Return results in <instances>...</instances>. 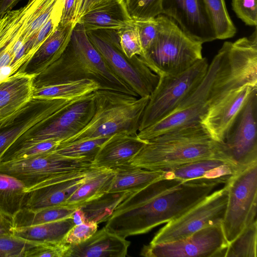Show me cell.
Here are the masks:
<instances>
[{
	"instance_id": "1",
	"label": "cell",
	"mask_w": 257,
	"mask_h": 257,
	"mask_svg": "<svg viewBox=\"0 0 257 257\" xmlns=\"http://www.w3.org/2000/svg\"><path fill=\"white\" fill-rule=\"evenodd\" d=\"M218 185L163 177L131 193L115 209L105 227L126 238L173 221L209 195Z\"/></svg>"
},
{
	"instance_id": "2",
	"label": "cell",
	"mask_w": 257,
	"mask_h": 257,
	"mask_svg": "<svg viewBox=\"0 0 257 257\" xmlns=\"http://www.w3.org/2000/svg\"><path fill=\"white\" fill-rule=\"evenodd\" d=\"M209 158L220 159L234 164L226 155L223 143L214 140L200 123L169 132L147 141L128 164L165 172Z\"/></svg>"
},
{
	"instance_id": "3",
	"label": "cell",
	"mask_w": 257,
	"mask_h": 257,
	"mask_svg": "<svg viewBox=\"0 0 257 257\" xmlns=\"http://www.w3.org/2000/svg\"><path fill=\"white\" fill-rule=\"evenodd\" d=\"M82 79H91L102 89L139 97L111 69L90 41L83 25L75 22L70 41L56 61L36 75L34 87Z\"/></svg>"
},
{
	"instance_id": "4",
	"label": "cell",
	"mask_w": 257,
	"mask_h": 257,
	"mask_svg": "<svg viewBox=\"0 0 257 257\" xmlns=\"http://www.w3.org/2000/svg\"><path fill=\"white\" fill-rule=\"evenodd\" d=\"M149 96L137 97L100 89L94 92V112L86 126L61 143L110 137L117 133L137 135Z\"/></svg>"
},
{
	"instance_id": "5",
	"label": "cell",
	"mask_w": 257,
	"mask_h": 257,
	"mask_svg": "<svg viewBox=\"0 0 257 257\" xmlns=\"http://www.w3.org/2000/svg\"><path fill=\"white\" fill-rule=\"evenodd\" d=\"M160 27L154 43L141 56L159 76L180 73L203 58L202 43L187 35L169 17L158 16Z\"/></svg>"
},
{
	"instance_id": "6",
	"label": "cell",
	"mask_w": 257,
	"mask_h": 257,
	"mask_svg": "<svg viewBox=\"0 0 257 257\" xmlns=\"http://www.w3.org/2000/svg\"><path fill=\"white\" fill-rule=\"evenodd\" d=\"M257 31L233 43L225 42L217 53L218 67L209 94V107L242 86L257 87Z\"/></svg>"
},
{
	"instance_id": "7",
	"label": "cell",
	"mask_w": 257,
	"mask_h": 257,
	"mask_svg": "<svg viewBox=\"0 0 257 257\" xmlns=\"http://www.w3.org/2000/svg\"><path fill=\"white\" fill-rule=\"evenodd\" d=\"M95 48L114 73L139 97L150 96L160 76L154 73L139 55L128 58L119 43L117 31L86 32Z\"/></svg>"
},
{
	"instance_id": "8",
	"label": "cell",
	"mask_w": 257,
	"mask_h": 257,
	"mask_svg": "<svg viewBox=\"0 0 257 257\" xmlns=\"http://www.w3.org/2000/svg\"><path fill=\"white\" fill-rule=\"evenodd\" d=\"M58 0H29L20 9L0 17V51L10 53L14 66L26 56V44L35 38Z\"/></svg>"
},
{
	"instance_id": "9",
	"label": "cell",
	"mask_w": 257,
	"mask_h": 257,
	"mask_svg": "<svg viewBox=\"0 0 257 257\" xmlns=\"http://www.w3.org/2000/svg\"><path fill=\"white\" fill-rule=\"evenodd\" d=\"M203 58L186 70L174 75L160 76L149 96L139 132L161 120L174 109L199 85L209 66Z\"/></svg>"
},
{
	"instance_id": "10",
	"label": "cell",
	"mask_w": 257,
	"mask_h": 257,
	"mask_svg": "<svg viewBox=\"0 0 257 257\" xmlns=\"http://www.w3.org/2000/svg\"><path fill=\"white\" fill-rule=\"evenodd\" d=\"M225 184L228 199L221 224L229 244L256 220L257 162L235 174Z\"/></svg>"
},
{
	"instance_id": "11",
	"label": "cell",
	"mask_w": 257,
	"mask_h": 257,
	"mask_svg": "<svg viewBox=\"0 0 257 257\" xmlns=\"http://www.w3.org/2000/svg\"><path fill=\"white\" fill-rule=\"evenodd\" d=\"M95 167L93 161L89 159L66 157L53 150L24 159L0 163V172L21 181L28 191L62 174Z\"/></svg>"
},
{
	"instance_id": "12",
	"label": "cell",
	"mask_w": 257,
	"mask_h": 257,
	"mask_svg": "<svg viewBox=\"0 0 257 257\" xmlns=\"http://www.w3.org/2000/svg\"><path fill=\"white\" fill-rule=\"evenodd\" d=\"M218 65L219 57L216 54L196 88L168 115L139 132L137 136L147 141L169 132L200 124L209 107V94Z\"/></svg>"
},
{
	"instance_id": "13",
	"label": "cell",
	"mask_w": 257,
	"mask_h": 257,
	"mask_svg": "<svg viewBox=\"0 0 257 257\" xmlns=\"http://www.w3.org/2000/svg\"><path fill=\"white\" fill-rule=\"evenodd\" d=\"M228 199L227 186L211 192L178 218L167 223L155 234L150 244L181 240L197 230L218 223L223 219Z\"/></svg>"
},
{
	"instance_id": "14",
	"label": "cell",
	"mask_w": 257,
	"mask_h": 257,
	"mask_svg": "<svg viewBox=\"0 0 257 257\" xmlns=\"http://www.w3.org/2000/svg\"><path fill=\"white\" fill-rule=\"evenodd\" d=\"M94 92L39 121L15 142H34L47 140L63 142L76 135L86 126L93 115Z\"/></svg>"
},
{
	"instance_id": "15",
	"label": "cell",
	"mask_w": 257,
	"mask_h": 257,
	"mask_svg": "<svg viewBox=\"0 0 257 257\" xmlns=\"http://www.w3.org/2000/svg\"><path fill=\"white\" fill-rule=\"evenodd\" d=\"M221 223L207 226L184 239L145 245L140 255L146 257H225L228 246Z\"/></svg>"
},
{
	"instance_id": "16",
	"label": "cell",
	"mask_w": 257,
	"mask_h": 257,
	"mask_svg": "<svg viewBox=\"0 0 257 257\" xmlns=\"http://www.w3.org/2000/svg\"><path fill=\"white\" fill-rule=\"evenodd\" d=\"M223 144L239 171L257 162V88L250 93Z\"/></svg>"
},
{
	"instance_id": "17",
	"label": "cell",
	"mask_w": 257,
	"mask_h": 257,
	"mask_svg": "<svg viewBox=\"0 0 257 257\" xmlns=\"http://www.w3.org/2000/svg\"><path fill=\"white\" fill-rule=\"evenodd\" d=\"M82 97L52 99L32 97L21 108L0 119V157L24 133L39 121L64 109Z\"/></svg>"
},
{
	"instance_id": "18",
	"label": "cell",
	"mask_w": 257,
	"mask_h": 257,
	"mask_svg": "<svg viewBox=\"0 0 257 257\" xmlns=\"http://www.w3.org/2000/svg\"><path fill=\"white\" fill-rule=\"evenodd\" d=\"M162 14L195 41L203 44L216 39L204 0H163Z\"/></svg>"
},
{
	"instance_id": "19",
	"label": "cell",
	"mask_w": 257,
	"mask_h": 257,
	"mask_svg": "<svg viewBox=\"0 0 257 257\" xmlns=\"http://www.w3.org/2000/svg\"><path fill=\"white\" fill-rule=\"evenodd\" d=\"M255 88L257 87L249 85L239 87L208 107L200 123L214 140L224 142L232 124Z\"/></svg>"
},
{
	"instance_id": "20",
	"label": "cell",
	"mask_w": 257,
	"mask_h": 257,
	"mask_svg": "<svg viewBox=\"0 0 257 257\" xmlns=\"http://www.w3.org/2000/svg\"><path fill=\"white\" fill-rule=\"evenodd\" d=\"M97 167L69 173L53 183L28 191L23 208L36 210L62 205Z\"/></svg>"
},
{
	"instance_id": "21",
	"label": "cell",
	"mask_w": 257,
	"mask_h": 257,
	"mask_svg": "<svg viewBox=\"0 0 257 257\" xmlns=\"http://www.w3.org/2000/svg\"><path fill=\"white\" fill-rule=\"evenodd\" d=\"M239 171L233 163L217 158L196 161L172 170L165 172L164 177L177 179L183 182L194 181L226 184Z\"/></svg>"
},
{
	"instance_id": "22",
	"label": "cell",
	"mask_w": 257,
	"mask_h": 257,
	"mask_svg": "<svg viewBox=\"0 0 257 257\" xmlns=\"http://www.w3.org/2000/svg\"><path fill=\"white\" fill-rule=\"evenodd\" d=\"M75 24L60 23L17 72L36 76L58 59L70 41Z\"/></svg>"
},
{
	"instance_id": "23",
	"label": "cell",
	"mask_w": 257,
	"mask_h": 257,
	"mask_svg": "<svg viewBox=\"0 0 257 257\" xmlns=\"http://www.w3.org/2000/svg\"><path fill=\"white\" fill-rule=\"evenodd\" d=\"M147 142L137 135L114 134L101 145L93 163L98 167L111 169L128 164Z\"/></svg>"
},
{
	"instance_id": "24",
	"label": "cell",
	"mask_w": 257,
	"mask_h": 257,
	"mask_svg": "<svg viewBox=\"0 0 257 257\" xmlns=\"http://www.w3.org/2000/svg\"><path fill=\"white\" fill-rule=\"evenodd\" d=\"M130 244L104 226L85 241L70 245L69 257H125Z\"/></svg>"
},
{
	"instance_id": "25",
	"label": "cell",
	"mask_w": 257,
	"mask_h": 257,
	"mask_svg": "<svg viewBox=\"0 0 257 257\" xmlns=\"http://www.w3.org/2000/svg\"><path fill=\"white\" fill-rule=\"evenodd\" d=\"M132 20L122 0H109L88 11L76 22L82 24L88 32L118 31Z\"/></svg>"
},
{
	"instance_id": "26",
	"label": "cell",
	"mask_w": 257,
	"mask_h": 257,
	"mask_svg": "<svg viewBox=\"0 0 257 257\" xmlns=\"http://www.w3.org/2000/svg\"><path fill=\"white\" fill-rule=\"evenodd\" d=\"M35 76L17 72L0 82V119L15 112L32 98Z\"/></svg>"
},
{
	"instance_id": "27",
	"label": "cell",
	"mask_w": 257,
	"mask_h": 257,
	"mask_svg": "<svg viewBox=\"0 0 257 257\" xmlns=\"http://www.w3.org/2000/svg\"><path fill=\"white\" fill-rule=\"evenodd\" d=\"M114 176L113 169L96 168L62 205L76 209L108 192Z\"/></svg>"
},
{
	"instance_id": "28",
	"label": "cell",
	"mask_w": 257,
	"mask_h": 257,
	"mask_svg": "<svg viewBox=\"0 0 257 257\" xmlns=\"http://www.w3.org/2000/svg\"><path fill=\"white\" fill-rule=\"evenodd\" d=\"M115 176L108 191L110 192L134 193L164 176V172L148 170L130 164L112 169Z\"/></svg>"
},
{
	"instance_id": "29",
	"label": "cell",
	"mask_w": 257,
	"mask_h": 257,
	"mask_svg": "<svg viewBox=\"0 0 257 257\" xmlns=\"http://www.w3.org/2000/svg\"><path fill=\"white\" fill-rule=\"evenodd\" d=\"M102 89L91 79H82L34 87L33 97L72 99L85 96Z\"/></svg>"
},
{
	"instance_id": "30",
	"label": "cell",
	"mask_w": 257,
	"mask_h": 257,
	"mask_svg": "<svg viewBox=\"0 0 257 257\" xmlns=\"http://www.w3.org/2000/svg\"><path fill=\"white\" fill-rule=\"evenodd\" d=\"M74 225L72 218L29 226L14 227L13 233L20 238L39 243L63 240L67 231Z\"/></svg>"
},
{
	"instance_id": "31",
	"label": "cell",
	"mask_w": 257,
	"mask_h": 257,
	"mask_svg": "<svg viewBox=\"0 0 257 257\" xmlns=\"http://www.w3.org/2000/svg\"><path fill=\"white\" fill-rule=\"evenodd\" d=\"M27 191L25 185L9 174L0 172V214L12 220L24 207Z\"/></svg>"
},
{
	"instance_id": "32",
	"label": "cell",
	"mask_w": 257,
	"mask_h": 257,
	"mask_svg": "<svg viewBox=\"0 0 257 257\" xmlns=\"http://www.w3.org/2000/svg\"><path fill=\"white\" fill-rule=\"evenodd\" d=\"M131 193L107 192L78 208L83 213L86 222H94L98 224L107 221L116 207Z\"/></svg>"
},
{
	"instance_id": "33",
	"label": "cell",
	"mask_w": 257,
	"mask_h": 257,
	"mask_svg": "<svg viewBox=\"0 0 257 257\" xmlns=\"http://www.w3.org/2000/svg\"><path fill=\"white\" fill-rule=\"evenodd\" d=\"M76 208L57 205L36 210L23 208L12 220L14 227L29 226L71 217Z\"/></svg>"
},
{
	"instance_id": "34",
	"label": "cell",
	"mask_w": 257,
	"mask_h": 257,
	"mask_svg": "<svg viewBox=\"0 0 257 257\" xmlns=\"http://www.w3.org/2000/svg\"><path fill=\"white\" fill-rule=\"evenodd\" d=\"M60 141H45L14 143L1 156L0 163L24 159L55 150Z\"/></svg>"
},
{
	"instance_id": "35",
	"label": "cell",
	"mask_w": 257,
	"mask_h": 257,
	"mask_svg": "<svg viewBox=\"0 0 257 257\" xmlns=\"http://www.w3.org/2000/svg\"><path fill=\"white\" fill-rule=\"evenodd\" d=\"M216 35V39L234 36L236 29L226 9L224 0H204Z\"/></svg>"
},
{
	"instance_id": "36",
	"label": "cell",
	"mask_w": 257,
	"mask_h": 257,
	"mask_svg": "<svg viewBox=\"0 0 257 257\" xmlns=\"http://www.w3.org/2000/svg\"><path fill=\"white\" fill-rule=\"evenodd\" d=\"M256 220L229 243L225 257H256Z\"/></svg>"
},
{
	"instance_id": "37",
	"label": "cell",
	"mask_w": 257,
	"mask_h": 257,
	"mask_svg": "<svg viewBox=\"0 0 257 257\" xmlns=\"http://www.w3.org/2000/svg\"><path fill=\"white\" fill-rule=\"evenodd\" d=\"M109 138H97L61 143L55 151L66 157L87 158L93 162L101 145Z\"/></svg>"
},
{
	"instance_id": "38",
	"label": "cell",
	"mask_w": 257,
	"mask_h": 257,
	"mask_svg": "<svg viewBox=\"0 0 257 257\" xmlns=\"http://www.w3.org/2000/svg\"><path fill=\"white\" fill-rule=\"evenodd\" d=\"M132 20L153 19L162 15L163 0H122Z\"/></svg>"
},
{
	"instance_id": "39",
	"label": "cell",
	"mask_w": 257,
	"mask_h": 257,
	"mask_svg": "<svg viewBox=\"0 0 257 257\" xmlns=\"http://www.w3.org/2000/svg\"><path fill=\"white\" fill-rule=\"evenodd\" d=\"M117 34L120 48L128 58L131 59L136 55H143V49L138 30L133 20L130 24L118 30Z\"/></svg>"
},
{
	"instance_id": "40",
	"label": "cell",
	"mask_w": 257,
	"mask_h": 257,
	"mask_svg": "<svg viewBox=\"0 0 257 257\" xmlns=\"http://www.w3.org/2000/svg\"><path fill=\"white\" fill-rule=\"evenodd\" d=\"M42 243L28 240L13 233L0 236V257H24L26 251Z\"/></svg>"
},
{
	"instance_id": "41",
	"label": "cell",
	"mask_w": 257,
	"mask_h": 257,
	"mask_svg": "<svg viewBox=\"0 0 257 257\" xmlns=\"http://www.w3.org/2000/svg\"><path fill=\"white\" fill-rule=\"evenodd\" d=\"M70 245L63 241L40 243L27 250L24 257H69Z\"/></svg>"
},
{
	"instance_id": "42",
	"label": "cell",
	"mask_w": 257,
	"mask_h": 257,
	"mask_svg": "<svg viewBox=\"0 0 257 257\" xmlns=\"http://www.w3.org/2000/svg\"><path fill=\"white\" fill-rule=\"evenodd\" d=\"M132 20L138 28L144 55L153 45L158 36L160 27L159 20L157 16L153 19Z\"/></svg>"
},
{
	"instance_id": "43",
	"label": "cell",
	"mask_w": 257,
	"mask_h": 257,
	"mask_svg": "<svg viewBox=\"0 0 257 257\" xmlns=\"http://www.w3.org/2000/svg\"><path fill=\"white\" fill-rule=\"evenodd\" d=\"M97 229L98 224L94 222L74 225L67 231L62 241L71 245L79 244L91 237Z\"/></svg>"
},
{
	"instance_id": "44",
	"label": "cell",
	"mask_w": 257,
	"mask_h": 257,
	"mask_svg": "<svg viewBox=\"0 0 257 257\" xmlns=\"http://www.w3.org/2000/svg\"><path fill=\"white\" fill-rule=\"evenodd\" d=\"M232 10L246 25H257L256 0H232Z\"/></svg>"
},
{
	"instance_id": "45",
	"label": "cell",
	"mask_w": 257,
	"mask_h": 257,
	"mask_svg": "<svg viewBox=\"0 0 257 257\" xmlns=\"http://www.w3.org/2000/svg\"><path fill=\"white\" fill-rule=\"evenodd\" d=\"M76 0H63L60 23L66 25L75 22Z\"/></svg>"
},
{
	"instance_id": "46",
	"label": "cell",
	"mask_w": 257,
	"mask_h": 257,
	"mask_svg": "<svg viewBox=\"0 0 257 257\" xmlns=\"http://www.w3.org/2000/svg\"><path fill=\"white\" fill-rule=\"evenodd\" d=\"M109 0H81L76 15L75 22L79 18L90 9Z\"/></svg>"
},
{
	"instance_id": "47",
	"label": "cell",
	"mask_w": 257,
	"mask_h": 257,
	"mask_svg": "<svg viewBox=\"0 0 257 257\" xmlns=\"http://www.w3.org/2000/svg\"><path fill=\"white\" fill-rule=\"evenodd\" d=\"M13 228L12 220L0 214V236L13 233Z\"/></svg>"
},
{
	"instance_id": "48",
	"label": "cell",
	"mask_w": 257,
	"mask_h": 257,
	"mask_svg": "<svg viewBox=\"0 0 257 257\" xmlns=\"http://www.w3.org/2000/svg\"><path fill=\"white\" fill-rule=\"evenodd\" d=\"M21 0H0V17L11 11Z\"/></svg>"
},
{
	"instance_id": "49",
	"label": "cell",
	"mask_w": 257,
	"mask_h": 257,
	"mask_svg": "<svg viewBox=\"0 0 257 257\" xmlns=\"http://www.w3.org/2000/svg\"><path fill=\"white\" fill-rule=\"evenodd\" d=\"M71 217L72 218L74 225L80 224L86 222L84 215L79 208L75 210Z\"/></svg>"
},
{
	"instance_id": "50",
	"label": "cell",
	"mask_w": 257,
	"mask_h": 257,
	"mask_svg": "<svg viewBox=\"0 0 257 257\" xmlns=\"http://www.w3.org/2000/svg\"><path fill=\"white\" fill-rule=\"evenodd\" d=\"M81 0H76V15L80 7ZM76 19V18H75Z\"/></svg>"
}]
</instances>
